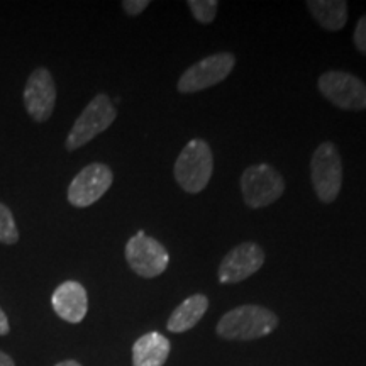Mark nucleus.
<instances>
[{
  "label": "nucleus",
  "mask_w": 366,
  "mask_h": 366,
  "mask_svg": "<svg viewBox=\"0 0 366 366\" xmlns=\"http://www.w3.org/2000/svg\"><path fill=\"white\" fill-rule=\"evenodd\" d=\"M172 351V342L158 331L137 337L132 345V366H163Z\"/></svg>",
  "instance_id": "13"
},
{
  "label": "nucleus",
  "mask_w": 366,
  "mask_h": 366,
  "mask_svg": "<svg viewBox=\"0 0 366 366\" xmlns=\"http://www.w3.org/2000/svg\"><path fill=\"white\" fill-rule=\"evenodd\" d=\"M187 6L190 7L192 16H194L200 24H210L217 16L219 2L217 0H189Z\"/></svg>",
  "instance_id": "17"
},
{
  "label": "nucleus",
  "mask_w": 366,
  "mask_h": 366,
  "mask_svg": "<svg viewBox=\"0 0 366 366\" xmlns=\"http://www.w3.org/2000/svg\"><path fill=\"white\" fill-rule=\"evenodd\" d=\"M241 194L249 209H263L277 202L285 192V180L282 173L267 163L251 164L242 172Z\"/></svg>",
  "instance_id": "4"
},
{
  "label": "nucleus",
  "mask_w": 366,
  "mask_h": 366,
  "mask_svg": "<svg viewBox=\"0 0 366 366\" xmlns=\"http://www.w3.org/2000/svg\"><path fill=\"white\" fill-rule=\"evenodd\" d=\"M319 92L334 107L360 112L366 109V84L360 76L342 70L324 71L317 80Z\"/></svg>",
  "instance_id": "7"
},
{
  "label": "nucleus",
  "mask_w": 366,
  "mask_h": 366,
  "mask_svg": "<svg viewBox=\"0 0 366 366\" xmlns=\"http://www.w3.org/2000/svg\"><path fill=\"white\" fill-rule=\"evenodd\" d=\"M146 7H149V0H124L122 2V9L129 16H139L141 12L146 11Z\"/></svg>",
  "instance_id": "19"
},
{
  "label": "nucleus",
  "mask_w": 366,
  "mask_h": 366,
  "mask_svg": "<svg viewBox=\"0 0 366 366\" xmlns=\"http://www.w3.org/2000/svg\"><path fill=\"white\" fill-rule=\"evenodd\" d=\"M353 41H355L356 49L366 56V16H361L358 22H356Z\"/></svg>",
  "instance_id": "18"
},
{
  "label": "nucleus",
  "mask_w": 366,
  "mask_h": 366,
  "mask_svg": "<svg viewBox=\"0 0 366 366\" xmlns=\"http://www.w3.org/2000/svg\"><path fill=\"white\" fill-rule=\"evenodd\" d=\"M51 305L59 319L70 324H80L89 312V295L80 282L66 280L53 292Z\"/></svg>",
  "instance_id": "12"
},
{
  "label": "nucleus",
  "mask_w": 366,
  "mask_h": 366,
  "mask_svg": "<svg viewBox=\"0 0 366 366\" xmlns=\"http://www.w3.org/2000/svg\"><path fill=\"white\" fill-rule=\"evenodd\" d=\"M116 117L117 111L111 97L107 94L95 95L73 124L70 134L66 137L65 148L68 151H75L90 143L92 139L107 131L116 121Z\"/></svg>",
  "instance_id": "5"
},
{
  "label": "nucleus",
  "mask_w": 366,
  "mask_h": 366,
  "mask_svg": "<svg viewBox=\"0 0 366 366\" xmlns=\"http://www.w3.org/2000/svg\"><path fill=\"white\" fill-rule=\"evenodd\" d=\"M310 182L315 197L322 204H332L342 189V159L337 146L326 141L315 148L310 158Z\"/></svg>",
  "instance_id": "3"
},
{
  "label": "nucleus",
  "mask_w": 366,
  "mask_h": 366,
  "mask_svg": "<svg viewBox=\"0 0 366 366\" xmlns=\"http://www.w3.org/2000/svg\"><path fill=\"white\" fill-rule=\"evenodd\" d=\"M126 262L129 268L141 278H157L167 272L170 254L164 246L144 231L136 232L126 242Z\"/></svg>",
  "instance_id": "8"
},
{
  "label": "nucleus",
  "mask_w": 366,
  "mask_h": 366,
  "mask_svg": "<svg viewBox=\"0 0 366 366\" xmlns=\"http://www.w3.org/2000/svg\"><path fill=\"white\" fill-rule=\"evenodd\" d=\"M17 241H19V231H17L12 210L6 204L0 202V242L2 244H16Z\"/></svg>",
  "instance_id": "16"
},
{
  "label": "nucleus",
  "mask_w": 366,
  "mask_h": 366,
  "mask_svg": "<svg viewBox=\"0 0 366 366\" xmlns=\"http://www.w3.org/2000/svg\"><path fill=\"white\" fill-rule=\"evenodd\" d=\"M54 366H81L76 360H65V361H59Z\"/></svg>",
  "instance_id": "22"
},
{
  "label": "nucleus",
  "mask_w": 366,
  "mask_h": 366,
  "mask_svg": "<svg viewBox=\"0 0 366 366\" xmlns=\"http://www.w3.org/2000/svg\"><path fill=\"white\" fill-rule=\"evenodd\" d=\"M114 173L107 164L92 163L85 167L68 185L66 199L73 207L85 209L99 202L112 187Z\"/></svg>",
  "instance_id": "9"
},
{
  "label": "nucleus",
  "mask_w": 366,
  "mask_h": 366,
  "mask_svg": "<svg viewBox=\"0 0 366 366\" xmlns=\"http://www.w3.org/2000/svg\"><path fill=\"white\" fill-rule=\"evenodd\" d=\"M264 264V251L258 242L246 241L232 248L224 256L217 269L219 283L234 285L248 280L251 274L262 269Z\"/></svg>",
  "instance_id": "10"
},
{
  "label": "nucleus",
  "mask_w": 366,
  "mask_h": 366,
  "mask_svg": "<svg viewBox=\"0 0 366 366\" xmlns=\"http://www.w3.org/2000/svg\"><path fill=\"white\" fill-rule=\"evenodd\" d=\"M56 105V85L48 68H36L24 86V107L36 122H46Z\"/></svg>",
  "instance_id": "11"
},
{
  "label": "nucleus",
  "mask_w": 366,
  "mask_h": 366,
  "mask_svg": "<svg viewBox=\"0 0 366 366\" xmlns=\"http://www.w3.org/2000/svg\"><path fill=\"white\" fill-rule=\"evenodd\" d=\"M305 6L322 29L337 33L347 24L346 0H307Z\"/></svg>",
  "instance_id": "15"
},
{
  "label": "nucleus",
  "mask_w": 366,
  "mask_h": 366,
  "mask_svg": "<svg viewBox=\"0 0 366 366\" xmlns=\"http://www.w3.org/2000/svg\"><path fill=\"white\" fill-rule=\"evenodd\" d=\"M236 66V56L231 51L214 53L187 68L180 75L177 90L180 94H197L212 89L227 79Z\"/></svg>",
  "instance_id": "6"
},
{
  "label": "nucleus",
  "mask_w": 366,
  "mask_h": 366,
  "mask_svg": "<svg viewBox=\"0 0 366 366\" xmlns=\"http://www.w3.org/2000/svg\"><path fill=\"white\" fill-rule=\"evenodd\" d=\"M0 366H16V363H14V360L7 353L0 351Z\"/></svg>",
  "instance_id": "21"
},
{
  "label": "nucleus",
  "mask_w": 366,
  "mask_h": 366,
  "mask_svg": "<svg viewBox=\"0 0 366 366\" xmlns=\"http://www.w3.org/2000/svg\"><path fill=\"white\" fill-rule=\"evenodd\" d=\"M278 324L280 319L273 310L246 304L224 314L216 326V334L226 341H254L269 336Z\"/></svg>",
  "instance_id": "1"
},
{
  "label": "nucleus",
  "mask_w": 366,
  "mask_h": 366,
  "mask_svg": "<svg viewBox=\"0 0 366 366\" xmlns=\"http://www.w3.org/2000/svg\"><path fill=\"white\" fill-rule=\"evenodd\" d=\"M209 309V299L204 294H194L182 302L168 317L167 329L173 334H182L194 329Z\"/></svg>",
  "instance_id": "14"
},
{
  "label": "nucleus",
  "mask_w": 366,
  "mask_h": 366,
  "mask_svg": "<svg viewBox=\"0 0 366 366\" xmlns=\"http://www.w3.org/2000/svg\"><path fill=\"white\" fill-rule=\"evenodd\" d=\"M214 154L207 141L192 139L178 154L173 175L187 194H200L212 178Z\"/></svg>",
  "instance_id": "2"
},
{
  "label": "nucleus",
  "mask_w": 366,
  "mask_h": 366,
  "mask_svg": "<svg viewBox=\"0 0 366 366\" xmlns=\"http://www.w3.org/2000/svg\"><path fill=\"white\" fill-rule=\"evenodd\" d=\"M9 332H11V324H9V317L6 315V312L0 309V336H7Z\"/></svg>",
  "instance_id": "20"
}]
</instances>
